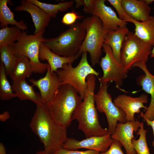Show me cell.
Listing matches in <instances>:
<instances>
[{
	"label": "cell",
	"mask_w": 154,
	"mask_h": 154,
	"mask_svg": "<svg viewBox=\"0 0 154 154\" xmlns=\"http://www.w3.org/2000/svg\"><path fill=\"white\" fill-rule=\"evenodd\" d=\"M122 146L119 141L113 139L108 150L104 152L100 153L99 154H124L121 149Z\"/></svg>",
	"instance_id": "obj_32"
},
{
	"label": "cell",
	"mask_w": 154,
	"mask_h": 154,
	"mask_svg": "<svg viewBox=\"0 0 154 154\" xmlns=\"http://www.w3.org/2000/svg\"><path fill=\"white\" fill-rule=\"evenodd\" d=\"M148 96L145 93L136 97L121 94L118 95L114 99L113 102L124 111L127 121H135L134 115L135 113H140L141 108H144L145 110L147 109L144 104L147 103Z\"/></svg>",
	"instance_id": "obj_15"
},
{
	"label": "cell",
	"mask_w": 154,
	"mask_h": 154,
	"mask_svg": "<svg viewBox=\"0 0 154 154\" xmlns=\"http://www.w3.org/2000/svg\"><path fill=\"white\" fill-rule=\"evenodd\" d=\"M32 85L25 79L13 81L12 87L16 97L21 100H29L35 104L42 102L40 93L36 92Z\"/></svg>",
	"instance_id": "obj_21"
},
{
	"label": "cell",
	"mask_w": 154,
	"mask_h": 154,
	"mask_svg": "<svg viewBox=\"0 0 154 154\" xmlns=\"http://www.w3.org/2000/svg\"><path fill=\"white\" fill-rule=\"evenodd\" d=\"M44 38L43 35H28L22 31L16 42L9 46L17 57L25 56L29 59L35 73H43L49 66L41 62L39 58L40 45Z\"/></svg>",
	"instance_id": "obj_7"
},
{
	"label": "cell",
	"mask_w": 154,
	"mask_h": 154,
	"mask_svg": "<svg viewBox=\"0 0 154 154\" xmlns=\"http://www.w3.org/2000/svg\"><path fill=\"white\" fill-rule=\"evenodd\" d=\"M33 4L39 7L51 17L55 18L59 12H64L71 7L73 1L60 2L57 4L46 3L37 0H28Z\"/></svg>",
	"instance_id": "obj_25"
},
{
	"label": "cell",
	"mask_w": 154,
	"mask_h": 154,
	"mask_svg": "<svg viewBox=\"0 0 154 154\" xmlns=\"http://www.w3.org/2000/svg\"><path fill=\"white\" fill-rule=\"evenodd\" d=\"M22 30L15 26H6L0 29V48L11 46L17 42Z\"/></svg>",
	"instance_id": "obj_27"
},
{
	"label": "cell",
	"mask_w": 154,
	"mask_h": 154,
	"mask_svg": "<svg viewBox=\"0 0 154 154\" xmlns=\"http://www.w3.org/2000/svg\"></svg>",
	"instance_id": "obj_42"
},
{
	"label": "cell",
	"mask_w": 154,
	"mask_h": 154,
	"mask_svg": "<svg viewBox=\"0 0 154 154\" xmlns=\"http://www.w3.org/2000/svg\"><path fill=\"white\" fill-rule=\"evenodd\" d=\"M121 3L127 14L135 21H143L150 16L151 8L144 0H121Z\"/></svg>",
	"instance_id": "obj_18"
},
{
	"label": "cell",
	"mask_w": 154,
	"mask_h": 154,
	"mask_svg": "<svg viewBox=\"0 0 154 154\" xmlns=\"http://www.w3.org/2000/svg\"><path fill=\"white\" fill-rule=\"evenodd\" d=\"M0 53L1 62L4 66L7 75H9L15 66L17 57L8 46L0 48Z\"/></svg>",
	"instance_id": "obj_29"
},
{
	"label": "cell",
	"mask_w": 154,
	"mask_h": 154,
	"mask_svg": "<svg viewBox=\"0 0 154 154\" xmlns=\"http://www.w3.org/2000/svg\"><path fill=\"white\" fill-rule=\"evenodd\" d=\"M0 154H6L5 148L2 143H0Z\"/></svg>",
	"instance_id": "obj_37"
},
{
	"label": "cell",
	"mask_w": 154,
	"mask_h": 154,
	"mask_svg": "<svg viewBox=\"0 0 154 154\" xmlns=\"http://www.w3.org/2000/svg\"><path fill=\"white\" fill-rule=\"evenodd\" d=\"M94 0H83V11L87 13H92Z\"/></svg>",
	"instance_id": "obj_34"
},
{
	"label": "cell",
	"mask_w": 154,
	"mask_h": 154,
	"mask_svg": "<svg viewBox=\"0 0 154 154\" xmlns=\"http://www.w3.org/2000/svg\"><path fill=\"white\" fill-rule=\"evenodd\" d=\"M87 54L86 52L82 53L80 61L75 67L71 63L65 64L56 72L61 81V85L68 84L72 86L83 100L87 88L88 76L92 74L98 77L100 74L89 64Z\"/></svg>",
	"instance_id": "obj_6"
},
{
	"label": "cell",
	"mask_w": 154,
	"mask_h": 154,
	"mask_svg": "<svg viewBox=\"0 0 154 154\" xmlns=\"http://www.w3.org/2000/svg\"><path fill=\"white\" fill-rule=\"evenodd\" d=\"M35 154H48L46 153L44 150H39Z\"/></svg>",
	"instance_id": "obj_39"
},
{
	"label": "cell",
	"mask_w": 154,
	"mask_h": 154,
	"mask_svg": "<svg viewBox=\"0 0 154 154\" xmlns=\"http://www.w3.org/2000/svg\"><path fill=\"white\" fill-rule=\"evenodd\" d=\"M36 105L30 127L43 144L45 152L48 154H54L63 148L68 138L67 128L55 122L46 104L40 102Z\"/></svg>",
	"instance_id": "obj_1"
},
{
	"label": "cell",
	"mask_w": 154,
	"mask_h": 154,
	"mask_svg": "<svg viewBox=\"0 0 154 154\" xmlns=\"http://www.w3.org/2000/svg\"><path fill=\"white\" fill-rule=\"evenodd\" d=\"M33 72L32 65L29 59L25 56L17 57L15 64L9 75L13 81L25 79Z\"/></svg>",
	"instance_id": "obj_23"
},
{
	"label": "cell",
	"mask_w": 154,
	"mask_h": 154,
	"mask_svg": "<svg viewBox=\"0 0 154 154\" xmlns=\"http://www.w3.org/2000/svg\"><path fill=\"white\" fill-rule=\"evenodd\" d=\"M129 32L126 27H119L116 30L108 31L104 37V44L110 47L114 57L120 63L122 44L125 36Z\"/></svg>",
	"instance_id": "obj_20"
},
{
	"label": "cell",
	"mask_w": 154,
	"mask_h": 154,
	"mask_svg": "<svg viewBox=\"0 0 154 154\" xmlns=\"http://www.w3.org/2000/svg\"><path fill=\"white\" fill-rule=\"evenodd\" d=\"M108 1L116 10L120 19L126 22L133 23L134 20L127 14L123 9L121 3V0H108Z\"/></svg>",
	"instance_id": "obj_30"
},
{
	"label": "cell",
	"mask_w": 154,
	"mask_h": 154,
	"mask_svg": "<svg viewBox=\"0 0 154 154\" xmlns=\"http://www.w3.org/2000/svg\"><path fill=\"white\" fill-rule=\"evenodd\" d=\"M100 153L98 151L90 150L80 151L62 148L57 151L54 154H99Z\"/></svg>",
	"instance_id": "obj_33"
},
{
	"label": "cell",
	"mask_w": 154,
	"mask_h": 154,
	"mask_svg": "<svg viewBox=\"0 0 154 154\" xmlns=\"http://www.w3.org/2000/svg\"><path fill=\"white\" fill-rule=\"evenodd\" d=\"M150 56L151 57L154 58V46L153 49L152 50Z\"/></svg>",
	"instance_id": "obj_41"
},
{
	"label": "cell",
	"mask_w": 154,
	"mask_h": 154,
	"mask_svg": "<svg viewBox=\"0 0 154 154\" xmlns=\"http://www.w3.org/2000/svg\"><path fill=\"white\" fill-rule=\"evenodd\" d=\"M16 11H25L29 13L32 18L35 30L34 35H43L51 17L42 10L28 0H22L21 4L14 9Z\"/></svg>",
	"instance_id": "obj_17"
},
{
	"label": "cell",
	"mask_w": 154,
	"mask_h": 154,
	"mask_svg": "<svg viewBox=\"0 0 154 154\" xmlns=\"http://www.w3.org/2000/svg\"><path fill=\"white\" fill-rule=\"evenodd\" d=\"M82 17V16L78 15L73 11L65 14L62 18L61 22L64 24L70 25L74 24L78 19Z\"/></svg>",
	"instance_id": "obj_31"
},
{
	"label": "cell",
	"mask_w": 154,
	"mask_h": 154,
	"mask_svg": "<svg viewBox=\"0 0 154 154\" xmlns=\"http://www.w3.org/2000/svg\"><path fill=\"white\" fill-rule=\"evenodd\" d=\"M76 7L78 8L83 5V0H76Z\"/></svg>",
	"instance_id": "obj_38"
},
{
	"label": "cell",
	"mask_w": 154,
	"mask_h": 154,
	"mask_svg": "<svg viewBox=\"0 0 154 154\" xmlns=\"http://www.w3.org/2000/svg\"><path fill=\"white\" fill-rule=\"evenodd\" d=\"M9 1V0H0V27L2 28L7 26L8 25H15L22 31L27 30V25L23 20L17 21L15 19L14 14L7 5Z\"/></svg>",
	"instance_id": "obj_24"
},
{
	"label": "cell",
	"mask_w": 154,
	"mask_h": 154,
	"mask_svg": "<svg viewBox=\"0 0 154 154\" xmlns=\"http://www.w3.org/2000/svg\"><path fill=\"white\" fill-rule=\"evenodd\" d=\"M135 27V34L143 41L154 46V17L150 16L143 21L134 20L133 23Z\"/></svg>",
	"instance_id": "obj_22"
},
{
	"label": "cell",
	"mask_w": 154,
	"mask_h": 154,
	"mask_svg": "<svg viewBox=\"0 0 154 154\" xmlns=\"http://www.w3.org/2000/svg\"><path fill=\"white\" fill-rule=\"evenodd\" d=\"M39 58L42 60H46L48 62L52 72H55L62 68L64 64H72L77 59L76 56L66 57L58 55L53 52L42 42L40 45Z\"/></svg>",
	"instance_id": "obj_19"
},
{
	"label": "cell",
	"mask_w": 154,
	"mask_h": 154,
	"mask_svg": "<svg viewBox=\"0 0 154 154\" xmlns=\"http://www.w3.org/2000/svg\"><path fill=\"white\" fill-rule=\"evenodd\" d=\"M147 131L144 128V124L141 122V125L137 132V135H139L138 140L133 139L132 143L133 147L137 154H150L147 146L146 134Z\"/></svg>",
	"instance_id": "obj_28"
},
{
	"label": "cell",
	"mask_w": 154,
	"mask_h": 154,
	"mask_svg": "<svg viewBox=\"0 0 154 154\" xmlns=\"http://www.w3.org/2000/svg\"><path fill=\"white\" fill-rule=\"evenodd\" d=\"M137 67L140 68L144 74L140 75L136 80L137 84L142 88L145 92L150 95L151 100L148 107L143 114L141 112V116L143 119H147L150 121L154 119V75H152L147 68L146 63L141 61L134 63L132 68Z\"/></svg>",
	"instance_id": "obj_13"
},
{
	"label": "cell",
	"mask_w": 154,
	"mask_h": 154,
	"mask_svg": "<svg viewBox=\"0 0 154 154\" xmlns=\"http://www.w3.org/2000/svg\"><path fill=\"white\" fill-rule=\"evenodd\" d=\"M3 63L0 64V99L7 100L16 96L7 77Z\"/></svg>",
	"instance_id": "obj_26"
},
{
	"label": "cell",
	"mask_w": 154,
	"mask_h": 154,
	"mask_svg": "<svg viewBox=\"0 0 154 154\" xmlns=\"http://www.w3.org/2000/svg\"><path fill=\"white\" fill-rule=\"evenodd\" d=\"M96 76L90 74L87 78V87L84 98L74 111L72 120H76L78 127L86 138L102 136L109 133L108 129L100 125L95 105V90Z\"/></svg>",
	"instance_id": "obj_2"
},
{
	"label": "cell",
	"mask_w": 154,
	"mask_h": 154,
	"mask_svg": "<svg viewBox=\"0 0 154 154\" xmlns=\"http://www.w3.org/2000/svg\"><path fill=\"white\" fill-rule=\"evenodd\" d=\"M82 100L72 86L63 84L53 98L46 104L55 122L67 128L72 121L74 111Z\"/></svg>",
	"instance_id": "obj_3"
},
{
	"label": "cell",
	"mask_w": 154,
	"mask_h": 154,
	"mask_svg": "<svg viewBox=\"0 0 154 154\" xmlns=\"http://www.w3.org/2000/svg\"><path fill=\"white\" fill-rule=\"evenodd\" d=\"M10 117L9 112L5 111L0 115V120L1 121H5L8 119Z\"/></svg>",
	"instance_id": "obj_36"
},
{
	"label": "cell",
	"mask_w": 154,
	"mask_h": 154,
	"mask_svg": "<svg viewBox=\"0 0 154 154\" xmlns=\"http://www.w3.org/2000/svg\"><path fill=\"white\" fill-rule=\"evenodd\" d=\"M113 140L109 133L103 136L91 137L81 141H78L74 138H67L63 148L71 150L85 148L103 153L108 150Z\"/></svg>",
	"instance_id": "obj_11"
},
{
	"label": "cell",
	"mask_w": 154,
	"mask_h": 154,
	"mask_svg": "<svg viewBox=\"0 0 154 154\" xmlns=\"http://www.w3.org/2000/svg\"><path fill=\"white\" fill-rule=\"evenodd\" d=\"M146 3L148 5L152 3L154 0H144Z\"/></svg>",
	"instance_id": "obj_40"
},
{
	"label": "cell",
	"mask_w": 154,
	"mask_h": 154,
	"mask_svg": "<svg viewBox=\"0 0 154 154\" xmlns=\"http://www.w3.org/2000/svg\"><path fill=\"white\" fill-rule=\"evenodd\" d=\"M102 48L105 55L102 57L100 62L103 75L99 78V82L100 84H108L113 81L116 87L119 88L122 86L124 80L127 77L129 70L116 59L109 46L104 44Z\"/></svg>",
	"instance_id": "obj_10"
},
{
	"label": "cell",
	"mask_w": 154,
	"mask_h": 154,
	"mask_svg": "<svg viewBox=\"0 0 154 154\" xmlns=\"http://www.w3.org/2000/svg\"><path fill=\"white\" fill-rule=\"evenodd\" d=\"M152 45L129 31L124 40L120 55L121 63L129 70L133 64L139 61L146 63L151 54Z\"/></svg>",
	"instance_id": "obj_8"
},
{
	"label": "cell",
	"mask_w": 154,
	"mask_h": 154,
	"mask_svg": "<svg viewBox=\"0 0 154 154\" xmlns=\"http://www.w3.org/2000/svg\"><path fill=\"white\" fill-rule=\"evenodd\" d=\"M82 23L70 26L58 37L44 38L42 42L53 52L60 56L70 57L78 54L86 34Z\"/></svg>",
	"instance_id": "obj_4"
},
{
	"label": "cell",
	"mask_w": 154,
	"mask_h": 154,
	"mask_svg": "<svg viewBox=\"0 0 154 154\" xmlns=\"http://www.w3.org/2000/svg\"><path fill=\"white\" fill-rule=\"evenodd\" d=\"M108 84H100L98 91L94 97L96 107L100 112L106 115L108 124V131L112 135L115 132L117 122H127L124 111L116 106L107 91Z\"/></svg>",
	"instance_id": "obj_9"
},
{
	"label": "cell",
	"mask_w": 154,
	"mask_h": 154,
	"mask_svg": "<svg viewBox=\"0 0 154 154\" xmlns=\"http://www.w3.org/2000/svg\"><path fill=\"white\" fill-rule=\"evenodd\" d=\"M29 81L33 86L39 90L42 102L46 104L54 96L61 85V81L56 72H51L49 66L45 75L37 80L31 78Z\"/></svg>",
	"instance_id": "obj_12"
},
{
	"label": "cell",
	"mask_w": 154,
	"mask_h": 154,
	"mask_svg": "<svg viewBox=\"0 0 154 154\" xmlns=\"http://www.w3.org/2000/svg\"><path fill=\"white\" fill-rule=\"evenodd\" d=\"M141 123L137 120L125 123H117L115 132L111 135L113 139L119 141L121 144L126 154H137L133 147L132 141L134 138L133 132H137Z\"/></svg>",
	"instance_id": "obj_16"
},
{
	"label": "cell",
	"mask_w": 154,
	"mask_h": 154,
	"mask_svg": "<svg viewBox=\"0 0 154 154\" xmlns=\"http://www.w3.org/2000/svg\"><path fill=\"white\" fill-rule=\"evenodd\" d=\"M143 120L146 122L148 125L151 126L152 128L154 136V140L152 142V145L154 147V119L153 120L150 121L147 119H143Z\"/></svg>",
	"instance_id": "obj_35"
},
{
	"label": "cell",
	"mask_w": 154,
	"mask_h": 154,
	"mask_svg": "<svg viewBox=\"0 0 154 154\" xmlns=\"http://www.w3.org/2000/svg\"><path fill=\"white\" fill-rule=\"evenodd\" d=\"M81 23L86 33L76 55L77 59L83 52H88L90 54L92 66L94 67L100 63L104 37L108 31L104 27L100 19L94 15L85 18Z\"/></svg>",
	"instance_id": "obj_5"
},
{
	"label": "cell",
	"mask_w": 154,
	"mask_h": 154,
	"mask_svg": "<svg viewBox=\"0 0 154 154\" xmlns=\"http://www.w3.org/2000/svg\"><path fill=\"white\" fill-rule=\"evenodd\" d=\"M105 0H94L92 14L101 20L108 31H114L119 27H126L127 22L121 20L110 7L105 4Z\"/></svg>",
	"instance_id": "obj_14"
}]
</instances>
